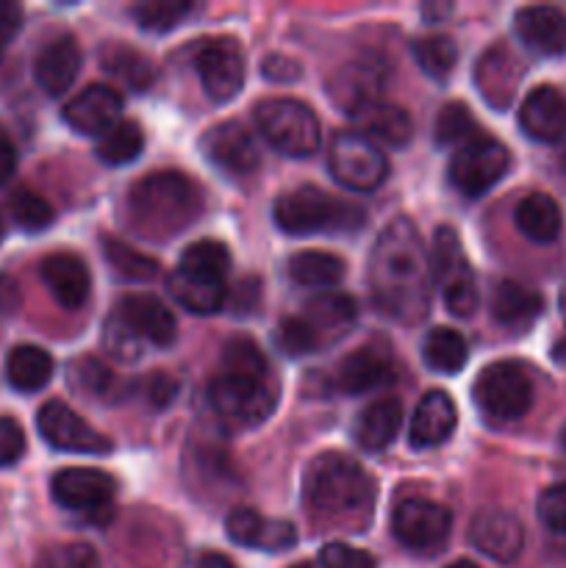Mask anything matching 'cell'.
<instances>
[{
  "mask_svg": "<svg viewBox=\"0 0 566 568\" xmlns=\"http://www.w3.org/2000/svg\"><path fill=\"white\" fill-rule=\"evenodd\" d=\"M542 297L514 281L497 283L492 294V314L508 331H525L542 316Z\"/></svg>",
  "mask_w": 566,
  "mask_h": 568,
  "instance_id": "cell-30",
  "label": "cell"
},
{
  "mask_svg": "<svg viewBox=\"0 0 566 568\" xmlns=\"http://www.w3.org/2000/svg\"><path fill=\"white\" fill-rule=\"evenodd\" d=\"M289 277L309 288L336 286L344 277V261L325 250H303L289 258Z\"/></svg>",
  "mask_w": 566,
  "mask_h": 568,
  "instance_id": "cell-35",
  "label": "cell"
},
{
  "mask_svg": "<svg viewBox=\"0 0 566 568\" xmlns=\"http://www.w3.org/2000/svg\"><path fill=\"white\" fill-rule=\"evenodd\" d=\"M386 78V61L377 55H358V59L347 61L342 70H336V75L327 81V94L344 114H355L364 105L381 100Z\"/></svg>",
  "mask_w": 566,
  "mask_h": 568,
  "instance_id": "cell-13",
  "label": "cell"
},
{
  "mask_svg": "<svg viewBox=\"0 0 566 568\" xmlns=\"http://www.w3.org/2000/svg\"><path fill=\"white\" fill-rule=\"evenodd\" d=\"M39 436L61 453L78 455H105L111 453V442L100 430H94L89 422H83L70 405L50 399L37 414Z\"/></svg>",
  "mask_w": 566,
  "mask_h": 568,
  "instance_id": "cell-12",
  "label": "cell"
},
{
  "mask_svg": "<svg viewBox=\"0 0 566 568\" xmlns=\"http://www.w3.org/2000/svg\"><path fill=\"white\" fill-rule=\"evenodd\" d=\"M320 566L322 568H377L375 558L364 549H355L350 544H327L320 552Z\"/></svg>",
  "mask_w": 566,
  "mask_h": 568,
  "instance_id": "cell-51",
  "label": "cell"
},
{
  "mask_svg": "<svg viewBox=\"0 0 566 568\" xmlns=\"http://www.w3.org/2000/svg\"><path fill=\"white\" fill-rule=\"evenodd\" d=\"M514 31L519 42L536 55L566 53V14L555 6H525L516 11Z\"/></svg>",
  "mask_w": 566,
  "mask_h": 568,
  "instance_id": "cell-20",
  "label": "cell"
},
{
  "mask_svg": "<svg viewBox=\"0 0 566 568\" xmlns=\"http://www.w3.org/2000/svg\"><path fill=\"white\" fill-rule=\"evenodd\" d=\"M453 527V516L438 503L422 497H408L397 503L392 516V532L405 549L414 552H436L444 547Z\"/></svg>",
  "mask_w": 566,
  "mask_h": 568,
  "instance_id": "cell-11",
  "label": "cell"
},
{
  "mask_svg": "<svg viewBox=\"0 0 566 568\" xmlns=\"http://www.w3.org/2000/svg\"><path fill=\"white\" fill-rule=\"evenodd\" d=\"M275 225L289 236L314 233H350L364 227L366 214L361 205L327 194L316 186H297L275 200Z\"/></svg>",
  "mask_w": 566,
  "mask_h": 568,
  "instance_id": "cell-4",
  "label": "cell"
},
{
  "mask_svg": "<svg viewBox=\"0 0 566 568\" xmlns=\"http://www.w3.org/2000/svg\"><path fill=\"white\" fill-rule=\"evenodd\" d=\"M514 222L522 236L533 244H553L564 227V214L549 194H527L514 211Z\"/></svg>",
  "mask_w": 566,
  "mask_h": 568,
  "instance_id": "cell-29",
  "label": "cell"
},
{
  "mask_svg": "<svg viewBox=\"0 0 566 568\" xmlns=\"http://www.w3.org/2000/svg\"><path fill=\"white\" fill-rule=\"evenodd\" d=\"M264 75L270 78V81H277V83L297 81L300 64L292 59H283V55H270V59L264 61Z\"/></svg>",
  "mask_w": 566,
  "mask_h": 568,
  "instance_id": "cell-55",
  "label": "cell"
},
{
  "mask_svg": "<svg viewBox=\"0 0 566 568\" xmlns=\"http://www.w3.org/2000/svg\"><path fill=\"white\" fill-rule=\"evenodd\" d=\"M511 170V153L503 142L492 136H477L472 142L461 144L449 159L447 178L453 189H458L466 197H481L488 189L497 186Z\"/></svg>",
  "mask_w": 566,
  "mask_h": 568,
  "instance_id": "cell-9",
  "label": "cell"
},
{
  "mask_svg": "<svg viewBox=\"0 0 566 568\" xmlns=\"http://www.w3.org/2000/svg\"><path fill=\"white\" fill-rule=\"evenodd\" d=\"M220 375H236V377H272L270 364L261 355L250 338H231L222 349V372Z\"/></svg>",
  "mask_w": 566,
  "mask_h": 568,
  "instance_id": "cell-43",
  "label": "cell"
},
{
  "mask_svg": "<svg viewBox=\"0 0 566 568\" xmlns=\"http://www.w3.org/2000/svg\"><path fill=\"white\" fill-rule=\"evenodd\" d=\"M33 568H100V560L87 544H59L44 549Z\"/></svg>",
  "mask_w": 566,
  "mask_h": 568,
  "instance_id": "cell-48",
  "label": "cell"
},
{
  "mask_svg": "<svg viewBox=\"0 0 566 568\" xmlns=\"http://www.w3.org/2000/svg\"><path fill=\"white\" fill-rule=\"evenodd\" d=\"M372 300L386 316L420 320L431 300V261L408 216L388 222L370 255Z\"/></svg>",
  "mask_w": 566,
  "mask_h": 568,
  "instance_id": "cell-1",
  "label": "cell"
},
{
  "mask_svg": "<svg viewBox=\"0 0 566 568\" xmlns=\"http://www.w3.org/2000/svg\"><path fill=\"white\" fill-rule=\"evenodd\" d=\"M255 122L266 142L283 155L305 159L320 150V120L305 103L294 98H266L255 105Z\"/></svg>",
  "mask_w": 566,
  "mask_h": 568,
  "instance_id": "cell-5",
  "label": "cell"
},
{
  "mask_svg": "<svg viewBox=\"0 0 566 568\" xmlns=\"http://www.w3.org/2000/svg\"><path fill=\"white\" fill-rule=\"evenodd\" d=\"M472 397L488 419L516 422L530 410L533 381L516 361H497L477 375Z\"/></svg>",
  "mask_w": 566,
  "mask_h": 568,
  "instance_id": "cell-6",
  "label": "cell"
},
{
  "mask_svg": "<svg viewBox=\"0 0 566 568\" xmlns=\"http://www.w3.org/2000/svg\"><path fill=\"white\" fill-rule=\"evenodd\" d=\"M103 344L109 349V355H114L117 361H137L142 355L144 338L139 336L137 327L120 311H114L109 316V322L103 325Z\"/></svg>",
  "mask_w": 566,
  "mask_h": 568,
  "instance_id": "cell-46",
  "label": "cell"
},
{
  "mask_svg": "<svg viewBox=\"0 0 566 568\" xmlns=\"http://www.w3.org/2000/svg\"><path fill=\"white\" fill-rule=\"evenodd\" d=\"M78 70H81V50H78L75 39L61 37L37 55L33 78H37L39 89H44L50 98H59L72 87Z\"/></svg>",
  "mask_w": 566,
  "mask_h": 568,
  "instance_id": "cell-24",
  "label": "cell"
},
{
  "mask_svg": "<svg viewBox=\"0 0 566 568\" xmlns=\"http://www.w3.org/2000/svg\"><path fill=\"white\" fill-rule=\"evenodd\" d=\"M558 442H560V449H564V453H566V425H564V430H560Z\"/></svg>",
  "mask_w": 566,
  "mask_h": 568,
  "instance_id": "cell-61",
  "label": "cell"
},
{
  "mask_svg": "<svg viewBox=\"0 0 566 568\" xmlns=\"http://www.w3.org/2000/svg\"><path fill=\"white\" fill-rule=\"evenodd\" d=\"M403 422V405L400 399H377V403L366 405L361 410L358 422H355V444L366 453H381L394 442Z\"/></svg>",
  "mask_w": 566,
  "mask_h": 568,
  "instance_id": "cell-28",
  "label": "cell"
},
{
  "mask_svg": "<svg viewBox=\"0 0 566 568\" xmlns=\"http://www.w3.org/2000/svg\"><path fill=\"white\" fill-rule=\"evenodd\" d=\"M6 377L17 392L33 394L48 386L50 377H53V358L42 347L20 344V347L11 349L9 361H6Z\"/></svg>",
  "mask_w": 566,
  "mask_h": 568,
  "instance_id": "cell-32",
  "label": "cell"
},
{
  "mask_svg": "<svg viewBox=\"0 0 566 568\" xmlns=\"http://www.w3.org/2000/svg\"><path fill=\"white\" fill-rule=\"evenodd\" d=\"M194 6L186 0H155V3H139L133 6L131 14L139 22L142 31L150 33H166L178 26L186 14H192Z\"/></svg>",
  "mask_w": 566,
  "mask_h": 568,
  "instance_id": "cell-44",
  "label": "cell"
},
{
  "mask_svg": "<svg viewBox=\"0 0 566 568\" xmlns=\"http://www.w3.org/2000/svg\"><path fill=\"white\" fill-rule=\"evenodd\" d=\"M350 116L355 122L353 131H358L370 142H383L392 144V148H403L411 139V131H414L408 111L394 103H383V100L364 105V109H358Z\"/></svg>",
  "mask_w": 566,
  "mask_h": 568,
  "instance_id": "cell-26",
  "label": "cell"
},
{
  "mask_svg": "<svg viewBox=\"0 0 566 568\" xmlns=\"http://www.w3.org/2000/svg\"><path fill=\"white\" fill-rule=\"evenodd\" d=\"M181 270L203 277H214V281H225L228 270H231V253H228V247L222 242L203 239V242H194L183 250Z\"/></svg>",
  "mask_w": 566,
  "mask_h": 568,
  "instance_id": "cell-40",
  "label": "cell"
},
{
  "mask_svg": "<svg viewBox=\"0 0 566 568\" xmlns=\"http://www.w3.org/2000/svg\"><path fill=\"white\" fill-rule=\"evenodd\" d=\"M277 347L286 355H305L320 347V336H316L309 322L292 316V320H283L281 327H277Z\"/></svg>",
  "mask_w": 566,
  "mask_h": 568,
  "instance_id": "cell-49",
  "label": "cell"
},
{
  "mask_svg": "<svg viewBox=\"0 0 566 568\" xmlns=\"http://www.w3.org/2000/svg\"><path fill=\"white\" fill-rule=\"evenodd\" d=\"M392 381V366L375 349H355L338 364L336 386L344 394H366Z\"/></svg>",
  "mask_w": 566,
  "mask_h": 568,
  "instance_id": "cell-31",
  "label": "cell"
},
{
  "mask_svg": "<svg viewBox=\"0 0 566 568\" xmlns=\"http://www.w3.org/2000/svg\"><path fill=\"white\" fill-rule=\"evenodd\" d=\"M70 386L78 394H87V397L100 399V403H111L122 394V383L117 381V375H111V369H105V364H100L98 358H78L70 366Z\"/></svg>",
  "mask_w": 566,
  "mask_h": 568,
  "instance_id": "cell-37",
  "label": "cell"
},
{
  "mask_svg": "<svg viewBox=\"0 0 566 568\" xmlns=\"http://www.w3.org/2000/svg\"><path fill=\"white\" fill-rule=\"evenodd\" d=\"M458 425V410L447 392H427L420 399L411 419V444L420 449L438 447L447 442Z\"/></svg>",
  "mask_w": 566,
  "mask_h": 568,
  "instance_id": "cell-23",
  "label": "cell"
},
{
  "mask_svg": "<svg viewBox=\"0 0 566 568\" xmlns=\"http://www.w3.org/2000/svg\"><path fill=\"white\" fill-rule=\"evenodd\" d=\"M122 98L105 83H92L64 105V120L83 136H105L120 122Z\"/></svg>",
  "mask_w": 566,
  "mask_h": 568,
  "instance_id": "cell-16",
  "label": "cell"
},
{
  "mask_svg": "<svg viewBox=\"0 0 566 568\" xmlns=\"http://www.w3.org/2000/svg\"><path fill=\"white\" fill-rule=\"evenodd\" d=\"M228 538L239 547L261 549V552H283L297 544V530L292 521L266 519L250 508H236L225 519Z\"/></svg>",
  "mask_w": 566,
  "mask_h": 568,
  "instance_id": "cell-18",
  "label": "cell"
},
{
  "mask_svg": "<svg viewBox=\"0 0 566 568\" xmlns=\"http://www.w3.org/2000/svg\"><path fill=\"white\" fill-rule=\"evenodd\" d=\"M469 541L477 552L488 555L497 564H511L525 547V527L508 510H483L472 521Z\"/></svg>",
  "mask_w": 566,
  "mask_h": 568,
  "instance_id": "cell-17",
  "label": "cell"
},
{
  "mask_svg": "<svg viewBox=\"0 0 566 568\" xmlns=\"http://www.w3.org/2000/svg\"><path fill=\"white\" fill-rule=\"evenodd\" d=\"M194 67H198L203 92L214 103L233 100L244 83V59L236 44L228 42V39L203 44L194 55Z\"/></svg>",
  "mask_w": 566,
  "mask_h": 568,
  "instance_id": "cell-14",
  "label": "cell"
},
{
  "mask_svg": "<svg viewBox=\"0 0 566 568\" xmlns=\"http://www.w3.org/2000/svg\"><path fill=\"white\" fill-rule=\"evenodd\" d=\"M11 214H14V222L28 233H39L44 227H50L53 222V209L44 197H39L37 192H28V189H20L11 197Z\"/></svg>",
  "mask_w": 566,
  "mask_h": 568,
  "instance_id": "cell-47",
  "label": "cell"
},
{
  "mask_svg": "<svg viewBox=\"0 0 566 568\" xmlns=\"http://www.w3.org/2000/svg\"><path fill=\"white\" fill-rule=\"evenodd\" d=\"M100 64L109 72L111 78H117L120 83H125L133 92H144L150 89V83L155 81V67L148 55H142L139 50L125 48V44H105L100 50Z\"/></svg>",
  "mask_w": 566,
  "mask_h": 568,
  "instance_id": "cell-33",
  "label": "cell"
},
{
  "mask_svg": "<svg viewBox=\"0 0 566 568\" xmlns=\"http://www.w3.org/2000/svg\"><path fill=\"white\" fill-rule=\"evenodd\" d=\"M39 275H42V283L64 311H78L89 300L92 277H89V266L78 255L50 253L39 264Z\"/></svg>",
  "mask_w": 566,
  "mask_h": 568,
  "instance_id": "cell-21",
  "label": "cell"
},
{
  "mask_svg": "<svg viewBox=\"0 0 566 568\" xmlns=\"http://www.w3.org/2000/svg\"><path fill=\"white\" fill-rule=\"evenodd\" d=\"M431 275L442 288V300L455 316H472L477 308V281L466 261L461 239L453 227H438L433 233Z\"/></svg>",
  "mask_w": 566,
  "mask_h": 568,
  "instance_id": "cell-7",
  "label": "cell"
},
{
  "mask_svg": "<svg viewBox=\"0 0 566 568\" xmlns=\"http://www.w3.org/2000/svg\"><path fill=\"white\" fill-rule=\"evenodd\" d=\"M247 297L253 300V303H255V300H259V283H255V281H247V283H244L242 288H239V297H236V311H242V314H247V311H250V303H247Z\"/></svg>",
  "mask_w": 566,
  "mask_h": 568,
  "instance_id": "cell-58",
  "label": "cell"
},
{
  "mask_svg": "<svg viewBox=\"0 0 566 568\" xmlns=\"http://www.w3.org/2000/svg\"><path fill=\"white\" fill-rule=\"evenodd\" d=\"M292 568H311V566H305V564H300V566H292Z\"/></svg>",
  "mask_w": 566,
  "mask_h": 568,
  "instance_id": "cell-63",
  "label": "cell"
},
{
  "mask_svg": "<svg viewBox=\"0 0 566 568\" xmlns=\"http://www.w3.org/2000/svg\"><path fill=\"white\" fill-rule=\"evenodd\" d=\"M103 255L122 281L144 283L150 277H155V272H159V264L153 258L142 255L139 250L128 247V244L117 242V239H103Z\"/></svg>",
  "mask_w": 566,
  "mask_h": 568,
  "instance_id": "cell-42",
  "label": "cell"
},
{
  "mask_svg": "<svg viewBox=\"0 0 566 568\" xmlns=\"http://www.w3.org/2000/svg\"><path fill=\"white\" fill-rule=\"evenodd\" d=\"M209 403L225 422L253 427L272 416L277 405V388L272 377L216 375L209 386Z\"/></svg>",
  "mask_w": 566,
  "mask_h": 568,
  "instance_id": "cell-8",
  "label": "cell"
},
{
  "mask_svg": "<svg viewBox=\"0 0 566 568\" xmlns=\"http://www.w3.org/2000/svg\"><path fill=\"white\" fill-rule=\"evenodd\" d=\"M20 28H22V6L0 0V55H3V50L9 48L11 39L20 33Z\"/></svg>",
  "mask_w": 566,
  "mask_h": 568,
  "instance_id": "cell-53",
  "label": "cell"
},
{
  "mask_svg": "<svg viewBox=\"0 0 566 568\" xmlns=\"http://www.w3.org/2000/svg\"><path fill=\"white\" fill-rule=\"evenodd\" d=\"M198 211V192L181 172H153L128 192V214L148 236H166L189 225Z\"/></svg>",
  "mask_w": 566,
  "mask_h": 568,
  "instance_id": "cell-3",
  "label": "cell"
},
{
  "mask_svg": "<svg viewBox=\"0 0 566 568\" xmlns=\"http://www.w3.org/2000/svg\"><path fill=\"white\" fill-rule=\"evenodd\" d=\"M26 453V433L9 416H0V469L17 464Z\"/></svg>",
  "mask_w": 566,
  "mask_h": 568,
  "instance_id": "cell-52",
  "label": "cell"
},
{
  "mask_svg": "<svg viewBox=\"0 0 566 568\" xmlns=\"http://www.w3.org/2000/svg\"><path fill=\"white\" fill-rule=\"evenodd\" d=\"M14 170H17L14 144H11L9 139L0 136V186H3L11 175H14Z\"/></svg>",
  "mask_w": 566,
  "mask_h": 568,
  "instance_id": "cell-56",
  "label": "cell"
},
{
  "mask_svg": "<svg viewBox=\"0 0 566 568\" xmlns=\"http://www.w3.org/2000/svg\"><path fill=\"white\" fill-rule=\"evenodd\" d=\"M466 355H469V347L453 327H436L422 342V358L433 372H442V375H455L464 369Z\"/></svg>",
  "mask_w": 566,
  "mask_h": 568,
  "instance_id": "cell-36",
  "label": "cell"
},
{
  "mask_svg": "<svg viewBox=\"0 0 566 568\" xmlns=\"http://www.w3.org/2000/svg\"><path fill=\"white\" fill-rule=\"evenodd\" d=\"M144 148V133L142 125L133 120L125 122H117L105 136H100L98 142V155L111 166H122V164H131Z\"/></svg>",
  "mask_w": 566,
  "mask_h": 568,
  "instance_id": "cell-39",
  "label": "cell"
},
{
  "mask_svg": "<svg viewBox=\"0 0 566 568\" xmlns=\"http://www.w3.org/2000/svg\"><path fill=\"white\" fill-rule=\"evenodd\" d=\"M305 322L314 327L316 336L322 333H342L344 327L353 325L355 320V303L347 294H320L305 305Z\"/></svg>",
  "mask_w": 566,
  "mask_h": 568,
  "instance_id": "cell-38",
  "label": "cell"
},
{
  "mask_svg": "<svg viewBox=\"0 0 566 568\" xmlns=\"http://www.w3.org/2000/svg\"><path fill=\"white\" fill-rule=\"evenodd\" d=\"M144 392H148V399L155 408H164V405H170L172 397H175L178 383L172 381L170 375H164V372H155V375H150L148 383H144Z\"/></svg>",
  "mask_w": 566,
  "mask_h": 568,
  "instance_id": "cell-54",
  "label": "cell"
},
{
  "mask_svg": "<svg viewBox=\"0 0 566 568\" xmlns=\"http://www.w3.org/2000/svg\"><path fill=\"white\" fill-rule=\"evenodd\" d=\"M53 499L67 510H98L111 503L117 491L114 477L100 469H61L50 483Z\"/></svg>",
  "mask_w": 566,
  "mask_h": 568,
  "instance_id": "cell-19",
  "label": "cell"
},
{
  "mask_svg": "<svg viewBox=\"0 0 566 568\" xmlns=\"http://www.w3.org/2000/svg\"><path fill=\"white\" fill-rule=\"evenodd\" d=\"M536 514H538V521H542L547 530L564 532L566 536V483L549 486L547 491L538 497Z\"/></svg>",
  "mask_w": 566,
  "mask_h": 568,
  "instance_id": "cell-50",
  "label": "cell"
},
{
  "mask_svg": "<svg viewBox=\"0 0 566 568\" xmlns=\"http://www.w3.org/2000/svg\"><path fill=\"white\" fill-rule=\"evenodd\" d=\"M519 128L533 142L553 144L566 133V98L555 87H536L519 109Z\"/></svg>",
  "mask_w": 566,
  "mask_h": 568,
  "instance_id": "cell-22",
  "label": "cell"
},
{
  "mask_svg": "<svg viewBox=\"0 0 566 568\" xmlns=\"http://www.w3.org/2000/svg\"><path fill=\"white\" fill-rule=\"evenodd\" d=\"M327 166L331 175L353 192H375L388 178L386 153L358 131H342L333 136Z\"/></svg>",
  "mask_w": 566,
  "mask_h": 568,
  "instance_id": "cell-10",
  "label": "cell"
},
{
  "mask_svg": "<svg viewBox=\"0 0 566 568\" xmlns=\"http://www.w3.org/2000/svg\"><path fill=\"white\" fill-rule=\"evenodd\" d=\"M6 236V222H3V214H0V242H3Z\"/></svg>",
  "mask_w": 566,
  "mask_h": 568,
  "instance_id": "cell-62",
  "label": "cell"
},
{
  "mask_svg": "<svg viewBox=\"0 0 566 568\" xmlns=\"http://www.w3.org/2000/svg\"><path fill=\"white\" fill-rule=\"evenodd\" d=\"M414 59L427 78L444 81L455 70V64H458V44L449 37H444V33L425 37L414 44Z\"/></svg>",
  "mask_w": 566,
  "mask_h": 568,
  "instance_id": "cell-41",
  "label": "cell"
},
{
  "mask_svg": "<svg viewBox=\"0 0 566 568\" xmlns=\"http://www.w3.org/2000/svg\"><path fill=\"white\" fill-rule=\"evenodd\" d=\"M166 288H170L172 300H175L181 308H186L189 314L209 316L216 314V311L228 303L225 283L214 281V277L194 275V272L181 270V266L166 277Z\"/></svg>",
  "mask_w": 566,
  "mask_h": 568,
  "instance_id": "cell-27",
  "label": "cell"
},
{
  "mask_svg": "<svg viewBox=\"0 0 566 568\" xmlns=\"http://www.w3.org/2000/svg\"><path fill=\"white\" fill-rule=\"evenodd\" d=\"M117 311L137 327L139 336L148 338L155 347H170L175 342V320L170 308L153 294H128Z\"/></svg>",
  "mask_w": 566,
  "mask_h": 568,
  "instance_id": "cell-25",
  "label": "cell"
},
{
  "mask_svg": "<svg viewBox=\"0 0 566 568\" xmlns=\"http://www.w3.org/2000/svg\"><path fill=\"white\" fill-rule=\"evenodd\" d=\"M200 148H203L205 159L228 175H250L261 164L253 133L239 122H222V125L209 128Z\"/></svg>",
  "mask_w": 566,
  "mask_h": 568,
  "instance_id": "cell-15",
  "label": "cell"
},
{
  "mask_svg": "<svg viewBox=\"0 0 566 568\" xmlns=\"http://www.w3.org/2000/svg\"><path fill=\"white\" fill-rule=\"evenodd\" d=\"M17 305H20V294H17V286L9 281V277L0 275V314H11Z\"/></svg>",
  "mask_w": 566,
  "mask_h": 568,
  "instance_id": "cell-57",
  "label": "cell"
},
{
  "mask_svg": "<svg viewBox=\"0 0 566 568\" xmlns=\"http://www.w3.org/2000/svg\"><path fill=\"white\" fill-rule=\"evenodd\" d=\"M198 568H236V566H233V560L225 558V555L205 552V555H200Z\"/></svg>",
  "mask_w": 566,
  "mask_h": 568,
  "instance_id": "cell-59",
  "label": "cell"
},
{
  "mask_svg": "<svg viewBox=\"0 0 566 568\" xmlns=\"http://www.w3.org/2000/svg\"><path fill=\"white\" fill-rule=\"evenodd\" d=\"M516 81H519V64L514 61V55L508 50L497 48L481 61L477 67V83H481V92L486 94L488 103L494 105H508L511 94H514Z\"/></svg>",
  "mask_w": 566,
  "mask_h": 568,
  "instance_id": "cell-34",
  "label": "cell"
},
{
  "mask_svg": "<svg viewBox=\"0 0 566 568\" xmlns=\"http://www.w3.org/2000/svg\"><path fill=\"white\" fill-rule=\"evenodd\" d=\"M303 499L316 521L361 527L375 508V483L344 453H322L305 469Z\"/></svg>",
  "mask_w": 566,
  "mask_h": 568,
  "instance_id": "cell-2",
  "label": "cell"
},
{
  "mask_svg": "<svg viewBox=\"0 0 566 568\" xmlns=\"http://www.w3.org/2000/svg\"><path fill=\"white\" fill-rule=\"evenodd\" d=\"M564 170H566V150H564Z\"/></svg>",
  "mask_w": 566,
  "mask_h": 568,
  "instance_id": "cell-64",
  "label": "cell"
},
{
  "mask_svg": "<svg viewBox=\"0 0 566 568\" xmlns=\"http://www.w3.org/2000/svg\"><path fill=\"white\" fill-rule=\"evenodd\" d=\"M447 568H481V566L472 564V560H455V564H449Z\"/></svg>",
  "mask_w": 566,
  "mask_h": 568,
  "instance_id": "cell-60",
  "label": "cell"
},
{
  "mask_svg": "<svg viewBox=\"0 0 566 568\" xmlns=\"http://www.w3.org/2000/svg\"><path fill=\"white\" fill-rule=\"evenodd\" d=\"M481 136L475 116L461 103H447L438 111L436 120V142L438 144H466Z\"/></svg>",
  "mask_w": 566,
  "mask_h": 568,
  "instance_id": "cell-45",
  "label": "cell"
}]
</instances>
